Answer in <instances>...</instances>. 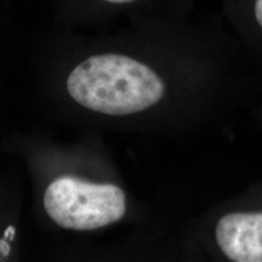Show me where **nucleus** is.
Listing matches in <instances>:
<instances>
[{"label":"nucleus","instance_id":"nucleus-5","mask_svg":"<svg viewBox=\"0 0 262 262\" xmlns=\"http://www.w3.org/2000/svg\"><path fill=\"white\" fill-rule=\"evenodd\" d=\"M255 17L257 24L262 27V0H256L255 3Z\"/></svg>","mask_w":262,"mask_h":262},{"label":"nucleus","instance_id":"nucleus-1","mask_svg":"<svg viewBox=\"0 0 262 262\" xmlns=\"http://www.w3.org/2000/svg\"><path fill=\"white\" fill-rule=\"evenodd\" d=\"M72 98L80 106L108 116H129L155 106L163 97L162 78L148 66L117 54L95 55L67 79Z\"/></svg>","mask_w":262,"mask_h":262},{"label":"nucleus","instance_id":"nucleus-3","mask_svg":"<svg viewBox=\"0 0 262 262\" xmlns=\"http://www.w3.org/2000/svg\"><path fill=\"white\" fill-rule=\"evenodd\" d=\"M215 238L231 261L262 262V211L222 216L216 224Z\"/></svg>","mask_w":262,"mask_h":262},{"label":"nucleus","instance_id":"nucleus-4","mask_svg":"<svg viewBox=\"0 0 262 262\" xmlns=\"http://www.w3.org/2000/svg\"><path fill=\"white\" fill-rule=\"evenodd\" d=\"M10 253H11V248H10L9 241H6L5 238L0 239V255L2 256H9Z\"/></svg>","mask_w":262,"mask_h":262},{"label":"nucleus","instance_id":"nucleus-6","mask_svg":"<svg viewBox=\"0 0 262 262\" xmlns=\"http://www.w3.org/2000/svg\"><path fill=\"white\" fill-rule=\"evenodd\" d=\"M15 233H16V228L14 227V226H9V227L5 229L4 237L3 238H5L6 241H9V242H12L15 239Z\"/></svg>","mask_w":262,"mask_h":262},{"label":"nucleus","instance_id":"nucleus-2","mask_svg":"<svg viewBox=\"0 0 262 262\" xmlns=\"http://www.w3.org/2000/svg\"><path fill=\"white\" fill-rule=\"evenodd\" d=\"M44 206L62 228L93 231L119 221L125 215L126 198L113 183H93L62 176L45 191Z\"/></svg>","mask_w":262,"mask_h":262},{"label":"nucleus","instance_id":"nucleus-7","mask_svg":"<svg viewBox=\"0 0 262 262\" xmlns=\"http://www.w3.org/2000/svg\"><path fill=\"white\" fill-rule=\"evenodd\" d=\"M110 3H117V4H122V3H130L133 0H107Z\"/></svg>","mask_w":262,"mask_h":262}]
</instances>
